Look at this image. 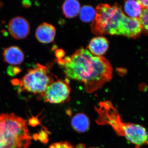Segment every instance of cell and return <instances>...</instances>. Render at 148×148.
Wrapping results in <instances>:
<instances>
[{"mask_svg": "<svg viewBox=\"0 0 148 148\" xmlns=\"http://www.w3.org/2000/svg\"><path fill=\"white\" fill-rule=\"evenodd\" d=\"M62 63L67 77L83 83L88 92L100 88L110 81L112 76V68L106 58L95 56L84 48L66 57Z\"/></svg>", "mask_w": 148, "mask_h": 148, "instance_id": "obj_1", "label": "cell"}, {"mask_svg": "<svg viewBox=\"0 0 148 148\" xmlns=\"http://www.w3.org/2000/svg\"><path fill=\"white\" fill-rule=\"evenodd\" d=\"M95 13L91 25L95 35H119L135 38L143 31L138 18L125 15L118 4L112 6L100 4L96 7Z\"/></svg>", "mask_w": 148, "mask_h": 148, "instance_id": "obj_2", "label": "cell"}, {"mask_svg": "<svg viewBox=\"0 0 148 148\" xmlns=\"http://www.w3.org/2000/svg\"><path fill=\"white\" fill-rule=\"evenodd\" d=\"M31 137L26 121L14 114L0 115V147L28 148Z\"/></svg>", "mask_w": 148, "mask_h": 148, "instance_id": "obj_3", "label": "cell"}, {"mask_svg": "<svg viewBox=\"0 0 148 148\" xmlns=\"http://www.w3.org/2000/svg\"><path fill=\"white\" fill-rule=\"evenodd\" d=\"M53 80L48 74L46 67L38 64L34 69L29 70L28 73L18 81L17 84L20 91L41 95Z\"/></svg>", "mask_w": 148, "mask_h": 148, "instance_id": "obj_4", "label": "cell"}, {"mask_svg": "<svg viewBox=\"0 0 148 148\" xmlns=\"http://www.w3.org/2000/svg\"><path fill=\"white\" fill-rule=\"evenodd\" d=\"M110 119V124L119 134L124 136L128 142L136 147H140L147 143V132L145 128L142 125L121 122L119 116L115 117V119L111 117Z\"/></svg>", "mask_w": 148, "mask_h": 148, "instance_id": "obj_5", "label": "cell"}, {"mask_svg": "<svg viewBox=\"0 0 148 148\" xmlns=\"http://www.w3.org/2000/svg\"><path fill=\"white\" fill-rule=\"evenodd\" d=\"M68 79L58 80L49 85L46 90L42 94L44 101L52 104H61L69 101L71 88Z\"/></svg>", "mask_w": 148, "mask_h": 148, "instance_id": "obj_6", "label": "cell"}, {"mask_svg": "<svg viewBox=\"0 0 148 148\" xmlns=\"http://www.w3.org/2000/svg\"><path fill=\"white\" fill-rule=\"evenodd\" d=\"M8 30L11 36L14 38L24 39L30 33V24L28 20L24 17L16 16L10 21Z\"/></svg>", "mask_w": 148, "mask_h": 148, "instance_id": "obj_7", "label": "cell"}, {"mask_svg": "<svg viewBox=\"0 0 148 148\" xmlns=\"http://www.w3.org/2000/svg\"><path fill=\"white\" fill-rule=\"evenodd\" d=\"M56 30L53 25L47 23L41 24L37 28L36 36L37 40L42 43L52 42L55 38Z\"/></svg>", "mask_w": 148, "mask_h": 148, "instance_id": "obj_8", "label": "cell"}, {"mask_svg": "<svg viewBox=\"0 0 148 148\" xmlns=\"http://www.w3.org/2000/svg\"><path fill=\"white\" fill-rule=\"evenodd\" d=\"M3 55L4 61L12 66L20 65L24 61V53L17 46L7 48L4 51Z\"/></svg>", "mask_w": 148, "mask_h": 148, "instance_id": "obj_9", "label": "cell"}, {"mask_svg": "<svg viewBox=\"0 0 148 148\" xmlns=\"http://www.w3.org/2000/svg\"><path fill=\"white\" fill-rule=\"evenodd\" d=\"M109 47V43L105 37L100 36L93 38L88 47L92 55L101 56L104 55Z\"/></svg>", "mask_w": 148, "mask_h": 148, "instance_id": "obj_10", "label": "cell"}, {"mask_svg": "<svg viewBox=\"0 0 148 148\" xmlns=\"http://www.w3.org/2000/svg\"><path fill=\"white\" fill-rule=\"evenodd\" d=\"M71 125L73 128L77 132H84L89 128L90 121L86 115L79 113L73 117Z\"/></svg>", "mask_w": 148, "mask_h": 148, "instance_id": "obj_11", "label": "cell"}, {"mask_svg": "<svg viewBox=\"0 0 148 148\" xmlns=\"http://www.w3.org/2000/svg\"><path fill=\"white\" fill-rule=\"evenodd\" d=\"M80 4L78 1L75 0H68L64 3L62 9L66 17L73 18L76 16L80 10Z\"/></svg>", "mask_w": 148, "mask_h": 148, "instance_id": "obj_12", "label": "cell"}, {"mask_svg": "<svg viewBox=\"0 0 148 148\" xmlns=\"http://www.w3.org/2000/svg\"><path fill=\"white\" fill-rule=\"evenodd\" d=\"M124 9L128 17L135 18H138L143 10L137 1L132 0L125 2Z\"/></svg>", "mask_w": 148, "mask_h": 148, "instance_id": "obj_13", "label": "cell"}, {"mask_svg": "<svg viewBox=\"0 0 148 148\" xmlns=\"http://www.w3.org/2000/svg\"><path fill=\"white\" fill-rule=\"evenodd\" d=\"M95 10L92 7L84 5L80 9V18L84 22L93 21L95 16Z\"/></svg>", "mask_w": 148, "mask_h": 148, "instance_id": "obj_14", "label": "cell"}, {"mask_svg": "<svg viewBox=\"0 0 148 148\" xmlns=\"http://www.w3.org/2000/svg\"><path fill=\"white\" fill-rule=\"evenodd\" d=\"M148 8L143 9L140 16L138 17V19L143 30L146 31L147 33L148 32Z\"/></svg>", "mask_w": 148, "mask_h": 148, "instance_id": "obj_15", "label": "cell"}, {"mask_svg": "<svg viewBox=\"0 0 148 148\" xmlns=\"http://www.w3.org/2000/svg\"><path fill=\"white\" fill-rule=\"evenodd\" d=\"M49 148H74L71 144L68 142H61L53 143Z\"/></svg>", "mask_w": 148, "mask_h": 148, "instance_id": "obj_16", "label": "cell"}, {"mask_svg": "<svg viewBox=\"0 0 148 148\" xmlns=\"http://www.w3.org/2000/svg\"><path fill=\"white\" fill-rule=\"evenodd\" d=\"M39 140L43 143H46L48 141L47 135L45 131H41L38 135Z\"/></svg>", "mask_w": 148, "mask_h": 148, "instance_id": "obj_17", "label": "cell"}, {"mask_svg": "<svg viewBox=\"0 0 148 148\" xmlns=\"http://www.w3.org/2000/svg\"><path fill=\"white\" fill-rule=\"evenodd\" d=\"M139 4L143 9L148 8V1L147 0L145 1H137Z\"/></svg>", "mask_w": 148, "mask_h": 148, "instance_id": "obj_18", "label": "cell"}, {"mask_svg": "<svg viewBox=\"0 0 148 148\" xmlns=\"http://www.w3.org/2000/svg\"><path fill=\"white\" fill-rule=\"evenodd\" d=\"M39 123V122L38 120L37 119L35 118L31 119L29 120V124L32 125V126H36V125H37Z\"/></svg>", "mask_w": 148, "mask_h": 148, "instance_id": "obj_19", "label": "cell"}, {"mask_svg": "<svg viewBox=\"0 0 148 148\" xmlns=\"http://www.w3.org/2000/svg\"></svg>", "mask_w": 148, "mask_h": 148, "instance_id": "obj_20", "label": "cell"}, {"mask_svg": "<svg viewBox=\"0 0 148 148\" xmlns=\"http://www.w3.org/2000/svg\"><path fill=\"white\" fill-rule=\"evenodd\" d=\"M0 148H1V147H0Z\"/></svg>", "mask_w": 148, "mask_h": 148, "instance_id": "obj_21", "label": "cell"}]
</instances>
